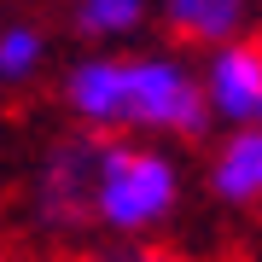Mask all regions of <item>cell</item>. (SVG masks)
<instances>
[{"label":"cell","mask_w":262,"mask_h":262,"mask_svg":"<svg viewBox=\"0 0 262 262\" xmlns=\"http://www.w3.org/2000/svg\"><path fill=\"white\" fill-rule=\"evenodd\" d=\"M88 262H198V256L169 251V245H158V239H111L105 251H94Z\"/></svg>","instance_id":"9c48e42d"},{"label":"cell","mask_w":262,"mask_h":262,"mask_svg":"<svg viewBox=\"0 0 262 262\" xmlns=\"http://www.w3.org/2000/svg\"><path fill=\"white\" fill-rule=\"evenodd\" d=\"M146 24V0H76L70 29L82 41H128Z\"/></svg>","instance_id":"52a82bcc"},{"label":"cell","mask_w":262,"mask_h":262,"mask_svg":"<svg viewBox=\"0 0 262 262\" xmlns=\"http://www.w3.org/2000/svg\"><path fill=\"white\" fill-rule=\"evenodd\" d=\"M204 187L227 210H262V122H227L204 163Z\"/></svg>","instance_id":"5b68a950"},{"label":"cell","mask_w":262,"mask_h":262,"mask_svg":"<svg viewBox=\"0 0 262 262\" xmlns=\"http://www.w3.org/2000/svg\"><path fill=\"white\" fill-rule=\"evenodd\" d=\"M58 99L94 134L204 140V128L215 122L198 70L175 53H94V58H76L64 70Z\"/></svg>","instance_id":"6da1fadb"},{"label":"cell","mask_w":262,"mask_h":262,"mask_svg":"<svg viewBox=\"0 0 262 262\" xmlns=\"http://www.w3.org/2000/svg\"><path fill=\"white\" fill-rule=\"evenodd\" d=\"M198 82L215 122H262V35L215 41Z\"/></svg>","instance_id":"277c9868"},{"label":"cell","mask_w":262,"mask_h":262,"mask_svg":"<svg viewBox=\"0 0 262 262\" xmlns=\"http://www.w3.org/2000/svg\"><path fill=\"white\" fill-rule=\"evenodd\" d=\"M187 175L163 146H146L134 134H105L94 169V227L111 239H151L175 222Z\"/></svg>","instance_id":"7a4b0ae2"},{"label":"cell","mask_w":262,"mask_h":262,"mask_svg":"<svg viewBox=\"0 0 262 262\" xmlns=\"http://www.w3.org/2000/svg\"><path fill=\"white\" fill-rule=\"evenodd\" d=\"M256 0H163V24L192 47H215L227 35H245Z\"/></svg>","instance_id":"8992f818"},{"label":"cell","mask_w":262,"mask_h":262,"mask_svg":"<svg viewBox=\"0 0 262 262\" xmlns=\"http://www.w3.org/2000/svg\"><path fill=\"white\" fill-rule=\"evenodd\" d=\"M41 64H47V35L35 24H6L0 29V88L35 82Z\"/></svg>","instance_id":"ba28073f"},{"label":"cell","mask_w":262,"mask_h":262,"mask_svg":"<svg viewBox=\"0 0 262 262\" xmlns=\"http://www.w3.org/2000/svg\"><path fill=\"white\" fill-rule=\"evenodd\" d=\"M99 146L105 134L76 128L64 140H53L41 151L35 175H29V215L41 233L70 239L82 227H94V169H99Z\"/></svg>","instance_id":"3957f363"}]
</instances>
